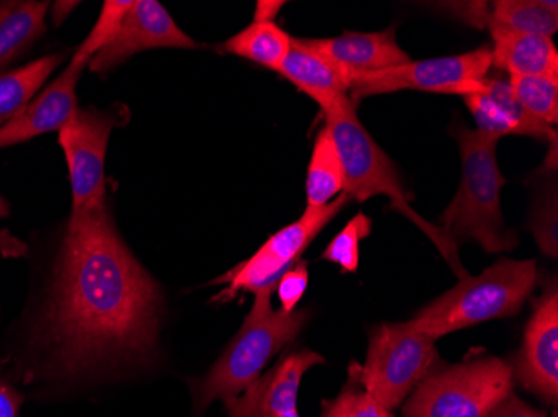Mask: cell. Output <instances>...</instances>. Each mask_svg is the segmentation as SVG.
I'll list each match as a JSON object with an SVG mask.
<instances>
[{
    "label": "cell",
    "mask_w": 558,
    "mask_h": 417,
    "mask_svg": "<svg viewBox=\"0 0 558 417\" xmlns=\"http://www.w3.org/2000/svg\"><path fill=\"white\" fill-rule=\"evenodd\" d=\"M350 200L348 194L341 193L326 206L316 209L306 207L296 222L272 234L255 256L215 279L213 284L225 287L213 297V303H231L238 299L240 294L243 296L246 293H258L265 287L276 290L281 275L296 265L319 232L343 211Z\"/></svg>",
    "instance_id": "obj_8"
},
{
    "label": "cell",
    "mask_w": 558,
    "mask_h": 417,
    "mask_svg": "<svg viewBox=\"0 0 558 417\" xmlns=\"http://www.w3.org/2000/svg\"><path fill=\"white\" fill-rule=\"evenodd\" d=\"M532 232H534L542 253L555 259L558 254L557 200H555V197L550 204L547 200L538 207L535 218L532 219Z\"/></svg>",
    "instance_id": "obj_29"
},
{
    "label": "cell",
    "mask_w": 558,
    "mask_h": 417,
    "mask_svg": "<svg viewBox=\"0 0 558 417\" xmlns=\"http://www.w3.org/2000/svg\"><path fill=\"white\" fill-rule=\"evenodd\" d=\"M513 366L480 356L437 366L413 391L403 417H485L513 394Z\"/></svg>",
    "instance_id": "obj_6"
},
{
    "label": "cell",
    "mask_w": 558,
    "mask_h": 417,
    "mask_svg": "<svg viewBox=\"0 0 558 417\" xmlns=\"http://www.w3.org/2000/svg\"><path fill=\"white\" fill-rule=\"evenodd\" d=\"M440 366L434 339L410 322H388L369 331L365 364L351 363L348 376L381 406L395 409Z\"/></svg>",
    "instance_id": "obj_7"
},
{
    "label": "cell",
    "mask_w": 558,
    "mask_h": 417,
    "mask_svg": "<svg viewBox=\"0 0 558 417\" xmlns=\"http://www.w3.org/2000/svg\"><path fill=\"white\" fill-rule=\"evenodd\" d=\"M319 417H395L387 407L381 406L365 389L348 379L341 393L335 400L323 401Z\"/></svg>",
    "instance_id": "obj_27"
},
{
    "label": "cell",
    "mask_w": 558,
    "mask_h": 417,
    "mask_svg": "<svg viewBox=\"0 0 558 417\" xmlns=\"http://www.w3.org/2000/svg\"><path fill=\"white\" fill-rule=\"evenodd\" d=\"M133 4V0H108V2H105L96 25H94L86 40L81 44L80 49L75 50L72 59L89 65L90 59L99 54L100 50L109 46L118 36L122 21H124L125 14L130 12Z\"/></svg>",
    "instance_id": "obj_26"
},
{
    "label": "cell",
    "mask_w": 558,
    "mask_h": 417,
    "mask_svg": "<svg viewBox=\"0 0 558 417\" xmlns=\"http://www.w3.org/2000/svg\"><path fill=\"white\" fill-rule=\"evenodd\" d=\"M87 64L71 59L54 83L34 97L21 114L0 128V149L25 143L43 134L61 131L77 109L75 87Z\"/></svg>",
    "instance_id": "obj_14"
},
{
    "label": "cell",
    "mask_w": 558,
    "mask_h": 417,
    "mask_svg": "<svg viewBox=\"0 0 558 417\" xmlns=\"http://www.w3.org/2000/svg\"><path fill=\"white\" fill-rule=\"evenodd\" d=\"M310 274L308 262L306 260H298L293 268L288 269L278 284H276V294H278L281 310L291 315L296 310L298 304L303 299L304 293L308 290Z\"/></svg>",
    "instance_id": "obj_28"
},
{
    "label": "cell",
    "mask_w": 558,
    "mask_h": 417,
    "mask_svg": "<svg viewBox=\"0 0 558 417\" xmlns=\"http://www.w3.org/2000/svg\"><path fill=\"white\" fill-rule=\"evenodd\" d=\"M64 56H46L14 72L0 75V128L21 114L22 109L43 89Z\"/></svg>",
    "instance_id": "obj_22"
},
{
    "label": "cell",
    "mask_w": 558,
    "mask_h": 417,
    "mask_svg": "<svg viewBox=\"0 0 558 417\" xmlns=\"http://www.w3.org/2000/svg\"><path fill=\"white\" fill-rule=\"evenodd\" d=\"M343 165L328 128H319L306 174V207L326 206L343 193Z\"/></svg>",
    "instance_id": "obj_21"
},
{
    "label": "cell",
    "mask_w": 558,
    "mask_h": 417,
    "mask_svg": "<svg viewBox=\"0 0 558 417\" xmlns=\"http://www.w3.org/2000/svg\"><path fill=\"white\" fill-rule=\"evenodd\" d=\"M488 25L551 37L558 29V4L542 0H497L490 4Z\"/></svg>",
    "instance_id": "obj_23"
},
{
    "label": "cell",
    "mask_w": 558,
    "mask_h": 417,
    "mask_svg": "<svg viewBox=\"0 0 558 417\" xmlns=\"http://www.w3.org/2000/svg\"><path fill=\"white\" fill-rule=\"evenodd\" d=\"M49 8V2L34 0L0 4V71L43 36Z\"/></svg>",
    "instance_id": "obj_19"
},
{
    "label": "cell",
    "mask_w": 558,
    "mask_h": 417,
    "mask_svg": "<svg viewBox=\"0 0 558 417\" xmlns=\"http://www.w3.org/2000/svg\"><path fill=\"white\" fill-rule=\"evenodd\" d=\"M27 253H29V247L24 241L12 236L8 229H0V256L5 259H21V257L27 256Z\"/></svg>",
    "instance_id": "obj_33"
},
{
    "label": "cell",
    "mask_w": 558,
    "mask_h": 417,
    "mask_svg": "<svg viewBox=\"0 0 558 417\" xmlns=\"http://www.w3.org/2000/svg\"><path fill=\"white\" fill-rule=\"evenodd\" d=\"M25 400L27 396L15 388L14 382L0 376V417H19Z\"/></svg>",
    "instance_id": "obj_30"
},
{
    "label": "cell",
    "mask_w": 558,
    "mask_h": 417,
    "mask_svg": "<svg viewBox=\"0 0 558 417\" xmlns=\"http://www.w3.org/2000/svg\"><path fill=\"white\" fill-rule=\"evenodd\" d=\"M537 262L501 259L476 278L465 279L423 307L410 324L429 339L444 338L480 322L515 316L535 290Z\"/></svg>",
    "instance_id": "obj_5"
},
{
    "label": "cell",
    "mask_w": 558,
    "mask_h": 417,
    "mask_svg": "<svg viewBox=\"0 0 558 417\" xmlns=\"http://www.w3.org/2000/svg\"><path fill=\"white\" fill-rule=\"evenodd\" d=\"M323 114L325 127L337 146L343 165V193L356 203H366L369 197L375 196L390 197L391 209L415 222L426 236L434 241L457 275L465 279L469 274L460 262L459 247L451 244L437 225L429 224L410 206L412 194L404 191L398 169L360 122L354 103L348 100Z\"/></svg>",
    "instance_id": "obj_4"
},
{
    "label": "cell",
    "mask_w": 558,
    "mask_h": 417,
    "mask_svg": "<svg viewBox=\"0 0 558 417\" xmlns=\"http://www.w3.org/2000/svg\"><path fill=\"white\" fill-rule=\"evenodd\" d=\"M275 287L255 293V304L244 319L238 334L225 353L213 364L208 375L193 382L194 407L205 413L213 401L228 404L236 400L251 384H255L272 356L281 353L303 331L310 310H294L287 315L272 309Z\"/></svg>",
    "instance_id": "obj_3"
},
{
    "label": "cell",
    "mask_w": 558,
    "mask_h": 417,
    "mask_svg": "<svg viewBox=\"0 0 558 417\" xmlns=\"http://www.w3.org/2000/svg\"><path fill=\"white\" fill-rule=\"evenodd\" d=\"M513 96L532 118L542 124L558 122V75H512Z\"/></svg>",
    "instance_id": "obj_24"
},
{
    "label": "cell",
    "mask_w": 558,
    "mask_h": 417,
    "mask_svg": "<svg viewBox=\"0 0 558 417\" xmlns=\"http://www.w3.org/2000/svg\"><path fill=\"white\" fill-rule=\"evenodd\" d=\"M372 219L368 216H354L323 250L322 259L340 266L341 272H356L360 265V243L372 232Z\"/></svg>",
    "instance_id": "obj_25"
},
{
    "label": "cell",
    "mask_w": 558,
    "mask_h": 417,
    "mask_svg": "<svg viewBox=\"0 0 558 417\" xmlns=\"http://www.w3.org/2000/svg\"><path fill=\"white\" fill-rule=\"evenodd\" d=\"M315 351H298L281 357L266 375L236 400L225 404L230 417H300L298 394L310 369L325 364Z\"/></svg>",
    "instance_id": "obj_13"
},
{
    "label": "cell",
    "mask_w": 558,
    "mask_h": 417,
    "mask_svg": "<svg viewBox=\"0 0 558 417\" xmlns=\"http://www.w3.org/2000/svg\"><path fill=\"white\" fill-rule=\"evenodd\" d=\"M276 72L312 97L323 112L350 100V74L312 49L304 39L291 40L290 52Z\"/></svg>",
    "instance_id": "obj_16"
},
{
    "label": "cell",
    "mask_w": 558,
    "mask_h": 417,
    "mask_svg": "<svg viewBox=\"0 0 558 417\" xmlns=\"http://www.w3.org/2000/svg\"><path fill=\"white\" fill-rule=\"evenodd\" d=\"M513 378L548 406L558 403V287L557 279L545 285L534 301L526 322L522 349L513 366Z\"/></svg>",
    "instance_id": "obj_11"
},
{
    "label": "cell",
    "mask_w": 558,
    "mask_h": 417,
    "mask_svg": "<svg viewBox=\"0 0 558 417\" xmlns=\"http://www.w3.org/2000/svg\"><path fill=\"white\" fill-rule=\"evenodd\" d=\"M492 69V47L482 46L465 54L410 61L397 68L351 75L350 100L400 90L469 96L484 89Z\"/></svg>",
    "instance_id": "obj_9"
},
{
    "label": "cell",
    "mask_w": 558,
    "mask_h": 417,
    "mask_svg": "<svg viewBox=\"0 0 558 417\" xmlns=\"http://www.w3.org/2000/svg\"><path fill=\"white\" fill-rule=\"evenodd\" d=\"M80 5V2H74V0H58L54 4H50L52 8V22L54 25H61L65 19L69 17L72 11Z\"/></svg>",
    "instance_id": "obj_35"
},
{
    "label": "cell",
    "mask_w": 558,
    "mask_h": 417,
    "mask_svg": "<svg viewBox=\"0 0 558 417\" xmlns=\"http://www.w3.org/2000/svg\"><path fill=\"white\" fill-rule=\"evenodd\" d=\"M291 40L293 37L288 36L275 22L253 21L246 29L221 44L219 52L238 56L263 68L278 71L290 52Z\"/></svg>",
    "instance_id": "obj_20"
},
{
    "label": "cell",
    "mask_w": 558,
    "mask_h": 417,
    "mask_svg": "<svg viewBox=\"0 0 558 417\" xmlns=\"http://www.w3.org/2000/svg\"><path fill=\"white\" fill-rule=\"evenodd\" d=\"M492 68L512 75H558V52L551 37L513 33L488 25Z\"/></svg>",
    "instance_id": "obj_18"
},
{
    "label": "cell",
    "mask_w": 558,
    "mask_h": 417,
    "mask_svg": "<svg viewBox=\"0 0 558 417\" xmlns=\"http://www.w3.org/2000/svg\"><path fill=\"white\" fill-rule=\"evenodd\" d=\"M485 417H547V414L537 409V407L529 406V404L519 400L515 394H512Z\"/></svg>",
    "instance_id": "obj_32"
},
{
    "label": "cell",
    "mask_w": 558,
    "mask_h": 417,
    "mask_svg": "<svg viewBox=\"0 0 558 417\" xmlns=\"http://www.w3.org/2000/svg\"><path fill=\"white\" fill-rule=\"evenodd\" d=\"M312 49L351 75L384 71L410 62L398 46L395 29L381 33H344L329 39H304Z\"/></svg>",
    "instance_id": "obj_17"
},
{
    "label": "cell",
    "mask_w": 558,
    "mask_h": 417,
    "mask_svg": "<svg viewBox=\"0 0 558 417\" xmlns=\"http://www.w3.org/2000/svg\"><path fill=\"white\" fill-rule=\"evenodd\" d=\"M451 133L462 158V181L435 225L457 247L475 241L485 253L515 249L519 237L501 216L500 193L507 179L498 168V140L463 124L454 125Z\"/></svg>",
    "instance_id": "obj_2"
},
{
    "label": "cell",
    "mask_w": 558,
    "mask_h": 417,
    "mask_svg": "<svg viewBox=\"0 0 558 417\" xmlns=\"http://www.w3.org/2000/svg\"><path fill=\"white\" fill-rule=\"evenodd\" d=\"M122 108L99 111L75 109L68 124L59 131V144L68 161L71 179L72 212H102L106 209V152L112 128L124 115Z\"/></svg>",
    "instance_id": "obj_10"
},
{
    "label": "cell",
    "mask_w": 558,
    "mask_h": 417,
    "mask_svg": "<svg viewBox=\"0 0 558 417\" xmlns=\"http://www.w3.org/2000/svg\"><path fill=\"white\" fill-rule=\"evenodd\" d=\"M174 19L156 0H136L122 21L121 29L109 46L90 59L87 68L105 74L128 61L131 56L149 49H196Z\"/></svg>",
    "instance_id": "obj_12"
},
{
    "label": "cell",
    "mask_w": 558,
    "mask_h": 417,
    "mask_svg": "<svg viewBox=\"0 0 558 417\" xmlns=\"http://www.w3.org/2000/svg\"><path fill=\"white\" fill-rule=\"evenodd\" d=\"M9 212H11V209H9V204L5 203L2 197H0V219L8 218Z\"/></svg>",
    "instance_id": "obj_36"
},
{
    "label": "cell",
    "mask_w": 558,
    "mask_h": 417,
    "mask_svg": "<svg viewBox=\"0 0 558 417\" xmlns=\"http://www.w3.org/2000/svg\"><path fill=\"white\" fill-rule=\"evenodd\" d=\"M466 108L472 112L476 131L492 139L504 136H526L538 140H557V131L542 124L520 106L513 96L509 81L501 77H487L485 87L478 93L463 96Z\"/></svg>",
    "instance_id": "obj_15"
},
{
    "label": "cell",
    "mask_w": 558,
    "mask_h": 417,
    "mask_svg": "<svg viewBox=\"0 0 558 417\" xmlns=\"http://www.w3.org/2000/svg\"><path fill=\"white\" fill-rule=\"evenodd\" d=\"M447 9L475 27H487L490 19V4L487 2H457V4L447 5Z\"/></svg>",
    "instance_id": "obj_31"
},
{
    "label": "cell",
    "mask_w": 558,
    "mask_h": 417,
    "mask_svg": "<svg viewBox=\"0 0 558 417\" xmlns=\"http://www.w3.org/2000/svg\"><path fill=\"white\" fill-rule=\"evenodd\" d=\"M162 296L118 236L108 211L71 214L21 376L36 400L158 346Z\"/></svg>",
    "instance_id": "obj_1"
},
{
    "label": "cell",
    "mask_w": 558,
    "mask_h": 417,
    "mask_svg": "<svg viewBox=\"0 0 558 417\" xmlns=\"http://www.w3.org/2000/svg\"><path fill=\"white\" fill-rule=\"evenodd\" d=\"M283 5L284 2H279V0H259L256 2L255 21L275 22Z\"/></svg>",
    "instance_id": "obj_34"
}]
</instances>
